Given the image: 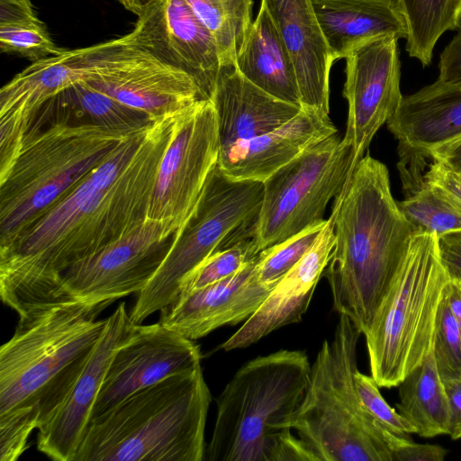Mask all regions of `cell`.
Returning a JSON list of instances; mask_svg holds the SVG:
<instances>
[{"label":"cell","instance_id":"obj_1","mask_svg":"<svg viewBox=\"0 0 461 461\" xmlns=\"http://www.w3.org/2000/svg\"><path fill=\"white\" fill-rule=\"evenodd\" d=\"M174 117L143 126L0 250V296L5 305L22 316L35 306L65 301L64 273L147 219Z\"/></svg>","mask_w":461,"mask_h":461},{"label":"cell","instance_id":"obj_2","mask_svg":"<svg viewBox=\"0 0 461 461\" xmlns=\"http://www.w3.org/2000/svg\"><path fill=\"white\" fill-rule=\"evenodd\" d=\"M114 301L66 300L19 316L0 348V456L16 460L28 439L62 405L100 339Z\"/></svg>","mask_w":461,"mask_h":461},{"label":"cell","instance_id":"obj_3","mask_svg":"<svg viewBox=\"0 0 461 461\" xmlns=\"http://www.w3.org/2000/svg\"><path fill=\"white\" fill-rule=\"evenodd\" d=\"M330 216L335 245L322 276L333 309L365 336L415 230L392 194L387 167L369 155L336 197Z\"/></svg>","mask_w":461,"mask_h":461},{"label":"cell","instance_id":"obj_4","mask_svg":"<svg viewBox=\"0 0 461 461\" xmlns=\"http://www.w3.org/2000/svg\"><path fill=\"white\" fill-rule=\"evenodd\" d=\"M211 393L201 365L146 387L91 420L74 461H202Z\"/></svg>","mask_w":461,"mask_h":461},{"label":"cell","instance_id":"obj_5","mask_svg":"<svg viewBox=\"0 0 461 461\" xmlns=\"http://www.w3.org/2000/svg\"><path fill=\"white\" fill-rule=\"evenodd\" d=\"M361 334L339 315L311 366L299 408L284 425L297 431L318 461H392L393 447L408 438L386 433L359 402L354 375Z\"/></svg>","mask_w":461,"mask_h":461},{"label":"cell","instance_id":"obj_6","mask_svg":"<svg viewBox=\"0 0 461 461\" xmlns=\"http://www.w3.org/2000/svg\"><path fill=\"white\" fill-rule=\"evenodd\" d=\"M141 128L62 119L41 131L30 129L11 170L0 181V250Z\"/></svg>","mask_w":461,"mask_h":461},{"label":"cell","instance_id":"obj_7","mask_svg":"<svg viewBox=\"0 0 461 461\" xmlns=\"http://www.w3.org/2000/svg\"><path fill=\"white\" fill-rule=\"evenodd\" d=\"M311 365L302 350L281 349L245 363L216 399L208 461H275L285 423L299 408Z\"/></svg>","mask_w":461,"mask_h":461},{"label":"cell","instance_id":"obj_8","mask_svg":"<svg viewBox=\"0 0 461 461\" xmlns=\"http://www.w3.org/2000/svg\"><path fill=\"white\" fill-rule=\"evenodd\" d=\"M449 281L439 258L438 235L415 230L365 335L370 373L379 387L398 386L431 352Z\"/></svg>","mask_w":461,"mask_h":461},{"label":"cell","instance_id":"obj_9","mask_svg":"<svg viewBox=\"0 0 461 461\" xmlns=\"http://www.w3.org/2000/svg\"><path fill=\"white\" fill-rule=\"evenodd\" d=\"M262 199V182L233 180L216 164L190 218L173 236L154 276L138 293L130 313L131 321L141 324L171 304L184 277L219 249L231 233L255 221Z\"/></svg>","mask_w":461,"mask_h":461},{"label":"cell","instance_id":"obj_10","mask_svg":"<svg viewBox=\"0 0 461 461\" xmlns=\"http://www.w3.org/2000/svg\"><path fill=\"white\" fill-rule=\"evenodd\" d=\"M357 164L351 147L337 132L267 178L250 226L258 252L324 221L329 201L342 192Z\"/></svg>","mask_w":461,"mask_h":461},{"label":"cell","instance_id":"obj_11","mask_svg":"<svg viewBox=\"0 0 461 461\" xmlns=\"http://www.w3.org/2000/svg\"><path fill=\"white\" fill-rule=\"evenodd\" d=\"M83 80L150 121L205 99L195 80L137 44L130 32L86 47Z\"/></svg>","mask_w":461,"mask_h":461},{"label":"cell","instance_id":"obj_12","mask_svg":"<svg viewBox=\"0 0 461 461\" xmlns=\"http://www.w3.org/2000/svg\"><path fill=\"white\" fill-rule=\"evenodd\" d=\"M220 149L216 113L210 99H201L176 115L147 219L162 221L173 236L178 234L217 164Z\"/></svg>","mask_w":461,"mask_h":461},{"label":"cell","instance_id":"obj_13","mask_svg":"<svg viewBox=\"0 0 461 461\" xmlns=\"http://www.w3.org/2000/svg\"><path fill=\"white\" fill-rule=\"evenodd\" d=\"M171 236L164 222L146 219L70 267L62 276L63 299L115 301L140 293L163 260Z\"/></svg>","mask_w":461,"mask_h":461},{"label":"cell","instance_id":"obj_14","mask_svg":"<svg viewBox=\"0 0 461 461\" xmlns=\"http://www.w3.org/2000/svg\"><path fill=\"white\" fill-rule=\"evenodd\" d=\"M398 41L394 37L375 39L345 57L343 96L348 102V117L343 140L358 162L403 98Z\"/></svg>","mask_w":461,"mask_h":461},{"label":"cell","instance_id":"obj_15","mask_svg":"<svg viewBox=\"0 0 461 461\" xmlns=\"http://www.w3.org/2000/svg\"><path fill=\"white\" fill-rule=\"evenodd\" d=\"M200 365V348L194 340L159 321L150 325L134 324L111 361L90 421L131 394Z\"/></svg>","mask_w":461,"mask_h":461},{"label":"cell","instance_id":"obj_16","mask_svg":"<svg viewBox=\"0 0 461 461\" xmlns=\"http://www.w3.org/2000/svg\"><path fill=\"white\" fill-rule=\"evenodd\" d=\"M165 63L190 75L210 99L221 66L216 42L185 0H154L130 32Z\"/></svg>","mask_w":461,"mask_h":461},{"label":"cell","instance_id":"obj_17","mask_svg":"<svg viewBox=\"0 0 461 461\" xmlns=\"http://www.w3.org/2000/svg\"><path fill=\"white\" fill-rule=\"evenodd\" d=\"M86 48L32 62L0 90V181L11 170L38 112L83 79Z\"/></svg>","mask_w":461,"mask_h":461},{"label":"cell","instance_id":"obj_18","mask_svg":"<svg viewBox=\"0 0 461 461\" xmlns=\"http://www.w3.org/2000/svg\"><path fill=\"white\" fill-rule=\"evenodd\" d=\"M133 326L125 303H119L70 393L38 429L39 451L53 460L74 461L111 361Z\"/></svg>","mask_w":461,"mask_h":461},{"label":"cell","instance_id":"obj_19","mask_svg":"<svg viewBox=\"0 0 461 461\" xmlns=\"http://www.w3.org/2000/svg\"><path fill=\"white\" fill-rule=\"evenodd\" d=\"M256 258L232 276L177 297L160 311L159 322L195 340L222 326L246 321L276 286L256 278Z\"/></svg>","mask_w":461,"mask_h":461},{"label":"cell","instance_id":"obj_20","mask_svg":"<svg viewBox=\"0 0 461 461\" xmlns=\"http://www.w3.org/2000/svg\"><path fill=\"white\" fill-rule=\"evenodd\" d=\"M337 132L329 114L303 107L279 128L221 148L217 165L233 180L263 183L304 150Z\"/></svg>","mask_w":461,"mask_h":461},{"label":"cell","instance_id":"obj_21","mask_svg":"<svg viewBox=\"0 0 461 461\" xmlns=\"http://www.w3.org/2000/svg\"><path fill=\"white\" fill-rule=\"evenodd\" d=\"M335 245L332 217L302 259L276 284L265 302L243 325L221 345L224 350L244 348L284 326L299 322Z\"/></svg>","mask_w":461,"mask_h":461},{"label":"cell","instance_id":"obj_22","mask_svg":"<svg viewBox=\"0 0 461 461\" xmlns=\"http://www.w3.org/2000/svg\"><path fill=\"white\" fill-rule=\"evenodd\" d=\"M293 61L302 107L329 114L335 61L311 0H261Z\"/></svg>","mask_w":461,"mask_h":461},{"label":"cell","instance_id":"obj_23","mask_svg":"<svg viewBox=\"0 0 461 461\" xmlns=\"http://www.w3.org/2000/svg\"><path fill=\"white\" fill-rule=\"evenodd\" d=\"M210 100L221 148L279 128L303 108L263 91L244 77L234 63L221 64Z\"/></svg>","mask_w":461,"mask_h":461},{"label":"cell","instance_id":"obj_24","mask_svg":"<svg viewBox=\"0 0 461 461\" xmlns=\"http://www.w3.org/2000/svg\"><path fill=\"white\" fill-rule=\"evenodd\" d=\"M388 130L399 154L424 158L429 150L461 137V80L437 79L403 96Z\"/></svg>","mask_w":461,"mask_h":461},{"label":"cell","instance_id":"obj_25","mask_svg":"<svg viewBox=\"0 0 461 461\" xmlns=\"http://www.w3.org/2000/svg\"><path fill=\"white\" fill-rule=\"evenodd\" d=\"M334 60L383 37L408 36L397 0H311Z\"/></svg>","mask_w":461,"mask_h":461},{"label":"cell","instance_id":"obj_26","mask_svg":"<svg viewBox=\"0 0 461 461\" xmlns=\"http://www.w3.org/2000/svg\"><path fill=\"white\" fill-rule=\"evenodd\" d=\"M234 65L252 84L285 102L302 106L291 57L266 8L260 5Z\"/></svg>","mask_w":461,"mask_h":461},{"label":"cell","instance_id":"obj_27","mask_svg":"<svg viewBox=\"0 0 461 461\" xmlns=\"http://www.w3.org/2000/svg\"><path fill=\"white\" fill-rule=\"evenodd\" d=\"M397 411L422 438L448 434L450 409L433 351L402 381Z\"/></svg>","mask_w":461,"mask_h":461},{"label":"cell","instance_id":"obj_28","mask_svg":"<svg viewBox=\"0 0 461 461\" xmlns=\"http://www.w3.org/2000/svg\"><path fill=\"white\" fill-rule=\"evenodd\" d=\"M405 18V50L428 67L438 41L447 32L461 29V0H397Z\"/></svg>","mask_w":461,"mask_h":461},{"label":"cell","instance_id":"obj_29","mask_svg":"<svg viewBox=\"0 0 461 461\" xmlns=\"http://www.w3.org/2000/svg\"><path fill=\"white\" fill-rule=\"evenodd\" d=\"M0 50L32 62L61 54L31 0H0Z\"/></svg>","mask_w":461,"mask_h":461},{"label":"cell","instance_id":"obj_30","mask_svg":"<svg viewBox=\"0 0 461 461\" xmlns=\"http://www.w3.org/2000/svg\"><path fill=\"white\" fill-rule=\"evenodd\" d=\"M185 1L212 33L221 64L234 63L253 23V0Z\"/></svg>","mask_w":461,"mask_h":461},{"label":"cell","instance_id":"obj_31","mask_svg":"<svg viewBox=\"0 0 461 461\" xmlns=\"http://www.w3.org/2000/svg\"><path fill=\"white\" fill-rule=\"evenodd\" d=\"M405 194L398 205L414 230L432 232L438 237L461 232V207L439 189L421 179Z\"/></svg>","mask_w":461,"mask_h":461},{"label":"cell","instance_id":"obj_32","mask_svg":"<svg viewBox=\"0 0 461 461\" xmlns=\"http://www.w3.org/2000/svg\"><path fill=\"white\" fill-rule=\"evenodd\" d=\"M55 99L70 112L86 115L91 122L106 127L139 129L151 122L145 113L93 88L83 79L56 95Z\"/></svg>","mask_w":461,"mask_h":461},{"label":"cell","instance_id":"obj_33","mask_svg":"<svg viewBox=\"0 0 461 461\" xmlns=\"http://www.w3.org/2000/svg\"><path fill=\"white\" fill-rule=\"evenodd\" d=\"M228 240L184 277L177 297L236 275L258 255L250 228L248 234Z\"/></svg>","mask_w":461,"mask_h":461},{"label":"cell","instance_id":"obj_34","mask_svg":"<svg viewBox=\"0 0 461 461\" xmlns=\"http://www.w3.org/2000/svg\"><path fill=\"white\" fill-rule=\"evenodd\" d=\"M327 220L260 251L256 258L254 274L264 284H276L302 259L312 248Z\"/></svg>","mask_w":461,"mask_h":461},{"label":"cell","instance_id":"obj_35","mask_svg":"<svg viewBox=\"0 0 461 461\" xmlns=\"http://www.w3.org/2000/svg\"><path fill=\"white\" fill-rule=\"evenodd\" d=\"M432 351L443 383L461 378V332L450 311L447 288L437 317Z\"/></svg>","mask_w":461,"mask_h":461},{"label":"cell","instance_id":"obj_36","mask_svg":"<svg viewBox=\"0 0 461 461\" xmlns=\"http://www.w3.org/2000/svg\"><path fill=\"white\" fill-rule=\"evenodd\" d=\"M354 380L360 403L382 429L398 437L415 434V429L384 400L372 375L357 369Z\"/></svg>","mask_w":461,"mask_h":461},{"label":"cell","instance_id":"obj_37","mask_svg":"<svg viewBox=\"0 0 461 461\" xmlns=\"http://www.w3.org/2000/svg\"><path fill=\"white\" fill-rule=\"evenodd\" d=\"M422 179L443 192L461 207V174L447 164L429 158Z\"/></svg>","mask_w":461,"mask_h":461},{"label":"cell","instance_id":"obj_38","mask_svg":"<svg viewBox=\"0 0 461 461\" xmlns=\"http://www.w3.org/2000/svg\"><path fill=\"white\" fill-rule=\"evenodd\" d=\"M441 264L450 281L461 284V232L438 237Z\"/></svg>","mask_w":461,"mask_h":461},{"label":"cell","instance_id":"obj_39","mask_svg":"<svg viewBox=\"0 0 461 461\" xmlns=\"http://www.w3.org/2000/svg\"><path fill=\"white\" fill-rule=\"evenodd\" d=\"M447 450L441 446L420 444L410 438L402 440L392 452L393 461H443Z\"/></svg>","mask_w":461,"mask_h":461},{"label":"cell","instance_id":"obj_40","mask_svg":"<svg viewBox=\"0 0 461 461\" xmlns=\"http://www.w3.org/2000/svg\"><path fill=\"white\" fill-rule=\"evenodd\" d=\"M438 72V80L444 82L461 80V29L440 53Z\"/></svg>","mask_w":461,"mask_h":461},{"label":"cell","instance_id":"obj_41","mask_svg":"<svg viewBox=\"0 0 461 461\" xmlns=\"http://www.w3.org/2000/svg\"><path fill=\"white\" fill-rule=\"evenodd\" d=\"M450 409L448 435L452 439L461 438V378L445 382Z\"/></svg>","mask_w":461,"mask_h":461},{"label":"cell","instance_id":"obj_42","mask_svg":"<svg viewBox=\"0 0 461 461\" xmlns=\"http://www.w3.org/2000/svg\"><path fill=\"white\" fill-rule=\"evenodd\" d=\"M424 158L441 161L461 174V137L432 149Z\"/></svg>","mask_w":461,"mask_h":461},{"label":"cell","instance_id":"obj_43","mask_svg":"<svg viewBox=\"0 0 461 461\" xmlns=\"http://www.w3.org/2000/svg\"><path fill=\"white\" fill-rule=\"evenodd\" d=\"M447 297L450 311L461 332V284L449 281L447 286Z\"/></svg>","mask_w":461,"mask_h":461},{"label":"cell","instance_id":"obj_44","mask_svg":"<svg viewBox=\"0 0 461 461\" xmlns=\"http://www.w3.org/2000/svg\"><path fill=\"white\" fill-rule=\"evenodd\" d=\"M127 11L137 16L154 0H116Z\"/></svg>","mask_w":461,"mask_h":461}]
</instances>
